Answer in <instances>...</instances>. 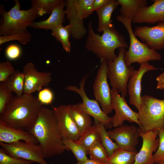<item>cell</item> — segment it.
Segmentation results:
<instances>
[{
    "mask_svg": "<svg viewBox=\"0 0 164 164\" xmlns=\"http://www.w3.org/2000/svg\"><path fill=\"white\" fill-rule=\"evenodd\" d=\"M29 132L41 146L45 158L61 154L67 150L53 109L43 107Z\"/></svg>",
    "mask_w": 164,
    "mask_h": 164,
    "instance_id": "6da1fadb",
    "label": "cell"
},
{
    "mask_svg": "<svg viewBox=\"0 0 164 164\" xmlns=\"http://www.w3.org/2000/svg\"><path fill=\"white\" fill-rule=\"evenodd\" d=\"M43 104L32 94L16 95L0 114V120L8 125L29 131L36 121Z\"/></svg>",
    "mask_w": 164,
    "mask_h": 164,
    "instance_id": "7a4b0ae2",
    "label": "cell"
},
{
    "mask_svg": "<svg viewBox=\"0 0 164 164\" xmlns=\"http://www.w3.org/2000/svg\"><path fill=\"white\" fill-rule=\"evenodd\" d=\"M88 28L85 48L101 61L114 60L117 56L115 53L116 49L128 47L123 36L113 25L104 30L101 35L94 32L91 20L88 23Z\"/></svg>",
    "mask_w": 164,
    "mask_h": 164,
    "instance_id": "3957f363",
    "label": "cell"
},
{
    "mask_svg": "<svg viewBox=\"0 0 164 164\" xmlns=\"http://www.w3.org/2000/svg\"><path fill=\"white\" fill-rule=\"evenodd\" d=\"M13 7L8 11L0 9L2 21L0 25V36H9L28 31L27 28L39 16L37 11L31 7L26 10H21L18 0H15Z\"/></svg>",
    "mask_w": 164,
    "mask_h": 164,
    "instance_id": "277c9868",
    "label": "cell"
},
{
    "mask_svg": "<svg viewBox=\"0 0 164 164\" xmlns=\"http://www.w3.org/2000/svg\"><path fill=\"white\" fill-rule=\"evenodd\" d=\"M138 121L142 130L156 132L164 130V99L145 95L141 97V104L138 110Z\"/></svg>",
    "mask_w": 164,
    "mask_h": 164,
    "instance_id": "5b68a950",
    "label": "cell"
},
{
    "mask_svg": "<svg viewBox=\"0 0 164 164\" xmlns=\"http://www.w3.org/2000/svg\"><path fill=\"white\" fill-rule=\"evenodd\" d=\"M116 19L123 25L129 37V46L128 50L126 51L124 56L125 61L127 67L131 66L135 63L141 64L150 61L161 60L162 55L160 53L150 48L137 38L132 29L131 19L121 15H118Z\"/></svg>",
    "mask_w": 164,
    "mask_h": 164,
    "instance_id": "8992f818",
    "label": "cell"
},
{
    "mask_svg": "<svg viewBox=\"0 0 164 164\" xmlns=\"http://www.w3.org/2000/svg\"><path fill=\"white\" fill-rule=\"evenodd\" d=\"M94 0H68L66 1V15L70 26L71 36L76 39H81L87 33L84 19L94 12Z\"/></svg>",
    "mask_w": 164,
    "mask_h": 164,
    "instance_id": "52a82bcc",
    "label": "cell"
},
{
    "mask_svg": "<svg viewBox=\"0 0 164 164\" xmlns=\"http://www.w3.org/2000/svg\"><path fill=\"white\" fill-rule=\"evenodd\" d=\"M125 48H119L116 58L114 60L108 61L107 75L112 89L117 91L121 95L125 97L128 92V84L133 74V66L127 67L125 61Z\"/></svg>",
    "mask_w": 164,
    "mask_h": 164,
    "instance_id": "ba28073f",
    "label": "cell"
},
{
    "mask_svg": "<svg viewBox=\"0 0 164 164\" xmlns=\"http://www.w3.org/2000/svg\"><path fill=\"white\" fill-rule=\"evenodd\" d=\"M108 62L101 61L93 86L94 97L107 115L112 112L111 95L108 81Z\"/></svg>",
    "mask_w": 164,
    "mask_h": 164,
    "instance_id": "9c48e42d",
    "label": "cell"
},
{
    "mask_svg": "<svg viewBox=\"0 0 164 164\" xmlns=\"http://www.w3.org/2000/svg\"><path fill=\"white\" fill-rule=\"evenodd\" d=\"M0 145L15 157L39 164H48L44 159L42 148L39 144L20 141L10 144L0 142Z\"/></svg>",
    "mask_w": 164,
    "mask_h": 164,
    "instance_id": "30bf717a",
    "label": "cell"
},
{
    "mask_svg": "<svg viewBox=\"0 0 164 164\" xmlns=\"http://www.w3.org/2000/svg\"><path fill=\"white\" fill-rule=\"evenodd\" d=\"M88 75L87 74L81 80L79 83V88L74 85H69L66 87L65 89L78 94L82 101V103H79L78 104L82 110L93 117L94 120L102 123L104 125H107L110 121L111 117L103 111L96 100L90 99L85 93L84 86Z\"/></svg>",
    "mask_w": 164,
    "mask_h": 164,
    "instance_id": "8fae6325",
    "label": "cell"
},
{
    "mask_svg": "<svg viewBox=\"0 0 164 164\" xmlns=\"http://www.w3.org/2000/svg\"><path fill=\"white\" fill-rule=\"evenodd\" d=\"M112 106L115 112L111 117L113 126L116 128L123 125L125 121L137 123L142 130V127L138 121V113L134 111L128 105L125 97L119 94L117 90L111 89Z\"/></svg>",
    "mask_w": 164,
    "mask_h": 164,
    "instance_id": "7c38bea8",
    "label": "cell"
},
{
    "mask_svg": "<svg viewBox=\"0 0 164 164\" xmlns=\"http://www.w3.org/2000/svg\"><path fill=\"white\" fill-rule=\"evenodd\" d=\"M24 93L32 94L39 91L44 87H47L52 81L50 72L38 71L34 64L29 62L24 67Z\"/></svg>",
    "mask_w": 164,
    "mask_h": 164,
    "instance_id": "4fadbf2b",
    "label": "cell"
},
{
    "mask_svg": "<svg viewBox=\"0 0 164 164\" xmlns=\"http://www.w3.org/2000/svg\"><path fill=\"white\" fill-rule=\"evenodd\" d=\"M108 134L114 140L118 148L137 152L136 146L139 136L138 128L133 125H122L107 131Z\"/></svg>",
    "mask_w": 164,
    "mask_h": 164,
    "instance_id": "5bb4252c",
    "label": "cell"
},
{
    "mask_svg": "<svg viewBox=\"0 0 164 164\" xmlns=\"http://www.w3.org/2000/svg\"><path fill=\"white\" fill-rule=\"evenodd\" d=\"M134 32L150 48L156 51L164 49V21L152 27L136 26Z\"/></svg>",
    "mask_w": 164,
    "mask_h": 164,
    "instance_id": "9a60e30c",
    "label": "cell"
},
{
    "mask_svg": "<svg viewBox=\"0 0 164 164\" xmlns=\"http://www.w3.org/2000/svg\"><path fill=\"white\" fill-rule=\"evenodd\" d=\"M138 129L142 143L136 155L133 164H154L153 153L156 151L159 145V139L157 138L159 131L144 132L140 127Z\"/></svg>",
    "mask_w": 164,
    "mask_h": 164,
    "instance_id": "2e32d148",
    "label": "cell"
},
{
    "mask_svg": "<svg viewBox=\"0 0 164 164\" xmlns=\"http://www.w3.org/2000/svg\"><path fill=\"white\" fill-rule=\"evenodd\" d=\"M52 109L62 138L77 141L81 134L69 113L67 105L52 106Z\"/></svg>",
    "mask_w": 164,
    "mask_h": 164,
    "instance_id": "e0dca14e",
    "label": "cell"
},
{
    "mask_svg": "<svg viewBox=\"0 0 164 164\" xmlns=\"http://www.w3.org/2000/svg\"><path fill=\"white\" fill-rule=\"evenodd\" d=\"M158 69L150 64L149 62L142 63L140 64L138 70H135L129 79L128 84V92L129 96V103L138 110L141 104V82L143 76L148 71Z\"/></svg>",
    "mask_w": 164,
    "mask_h": 164,
    "instance_id": "ac0fdd59",
    "label": "cell"
},
{
    "mask_svg": "<svg viewBox=\"0 0 164 164\" xmlns=\"http://www.w3.org/2000/svg\"><path fill=\"white\" fill-rule=\"evenodd\" d=\"M151 5L145 6L139 11L132 22L134 23L154 24L164 21V0H152Z\"/></svg>",
    "mask_w": 164,
    "mask_h": 164,
    "instance_id": "d6986e66",
    "label": "cell"
},
{
    "mask_svg": "<svg viewBox=\"0 0 164 164\" xmlns=\"http://www.w3.org/2000/svg\"><path fill=\"white\" fill-rule=\"evenodd\" d=\"M22 141L38 143L29 131L11 127L0 120V142L10 144Z\"/></svg>",
    "mask_w": 164,
    "mask_h": 164,
    "instance_id": "ffe728a7",
    "label": "cell"
},
{
    "mask_svg": "<svg viewBox=\"0 0 164 164\" xmlns=\"http://www.w3.org/2000/svg\"><path fill=\"white\" fill-rule=\"evenodd\" d=\"M66 1L62 0L53 9L50 16L47 19L39 22H33L29 26L34 29H41L46 30L51 29L59 26H63L65 21Z\"/></svg>",
    "mask_w": 164,
    "mask_h": 164,
    "instance_id": "44dd1931",
    "label": "cell"
},
{
    "mask_svg": "<svg viewBox=\"0 0 164 164\" xmlns=\"http://www.w3.org/2000/svg\"><path fill=\"white\" fill-rule=\"evenodd\" d=\"M118 5L117 0H109L96 11L98 18L97 29L98 32H103L113 25L111 20L112 14Z\"/></svg>",
    "mask_w": 164,
    "mask_h": 164,
    "instance_id": "7402d4cb",
    "label": "cell"
},
{
    "mask_svg": "<svg viewBox=\"0 0 164 164\" xmlns=\"http://www.w3.org/2000/svg\"><path fill=\"white\" fill-rule=\"evenodd\" d=\"M67 105L69 113L81 134L92 126L91 117L82 110L78 103Z\"/></svg>",
    "mask_w": 164,
    "mask_h": 164,
    "instance_id": "603a6c76",
    "label": "cell"
},
{
    "mask_svg": "<svg viewBox=\"0 0 164 164\" xmlns=\"http://www.w3.org/2000/svg\"><path fill=\"white\" fill-rule=\"evenodd\" d=\"M121 15L131 19L132 21L142 8L147 5L146 0H117Z\"/></svg>",
    "mask_w": 164,
    "mask_h": 164,
    "instance_id": "cb8c5ba5",
    "label": "cell"
},
{
    "mask_svg": "<svg viewBox=\"0 0 164 164\" xmlns=\"http://www.w3.org/2000/svg\"><path fill=\"white\" fill-rule=\"evenodd\" d=\"M100 142V137L94 124L83 132L79 139L77 141L88 153L91 147Z\"/></svg>",
    "mask_w": 164,
    "mask_h": 164,
    "instance_id": "d4e9b609",
    "label": "cell"
},
{
    "mask_svg": "<svg viewBox=\"0 0 164 164\" xmlns=\"http://www.w3.org/2000/svg\"><path fill=\"white\" fill-rule=\"evenodd\" d=\"M137 153L118 148L109 156L107 164H133Z\"/></svg>",
    "mask_w": 164,
    "mask_h": 164,
    "instance_id": "484cf974",
    "label": "cell"
},
{
    "mask_svg": "<svg viewBox=\"0 0 164 164\" xmlns=\"http://www.w3.org/2000/svg\"><path fill=\"white\" fill-rule=\"evenodd\" d=\"M51 34L57 41L61 43L64 50L67 53H70L71 44L69 38L71 36V29L69 25L65 26H60L53 29Z\"/></svg>",
    "mask_w": 164,
    "mask_h": 164,
    "instance_id": "4316f807",
    "label": "cell"
},
{
    "mask_svg": "<svg viewBox=\"0 0 164 164\" xmlns=\"http://www.w3.org/2000/svg\"><path fill=\"white\" fill-rule=\"evenodd\" d=\"M4 83L7 87L16 95L21 96L23 94L24 75L22 71L15 70Z\"/></svg>",
    "mask_w": 164,
    "mask_h": 164,
    "instance_id": "83f0119b",
    "label": "cell"
},
{
    "mask_svg": "<svg viewBox=\"0 0 164 164\" xmlns=\"http://www.w3.org/2000/svg\"><path fill=\"white\" fill-rule=\"evenodd\" d=\"M94 124L99 134L101 142L109 156L114 151L118 148V147L109 137L104 125L102 123L94 120Z\"/></svg>",
    "mask_w": 164,
    "mask_h": 164,
    "instance_id": "f1b7e54d",
    "label": "cell"
},
{
    "mask_svg": "<svg viewBox=\"0 0 164 164\" xmlns=\"http://www.w3.org/2000/svg\"><path fill=\"white\" fill-rule=\"evenodd\" d=\"M63 141L67 149L72 152L77 162L82 161L88 159V152L77 141L65 137L63 138Z\"/></svg>",
    "mask_w": 164,
    "mask_h": 164,
    "instance_id": "f546056e",
    "label": "cell"
},
{
    "mask_svg": "<svg viewBox=\"0 0 164 164\" xmlns=\"http://www.w3.org/2000/svg\"><path fill=\"white\" fill-rule=\"evenodd\" d=\"M62 0H32V6L37 11L39 16L51 14L53 8Z\"/></svg>",
    "mask_w": 164,
    "mask_h": 164,
    "instance_id": "4dcf8cb0",
    "label": "cell"
},
{
    "mask_svg": "<svg viewBox=\"0 0 164 164\" xmlns=\"http://www.w3.org/2000/svg\"><path fill=\"white\" fill-rule=\"evenodd\" d=\"M90 159L107 164L109 157L108 152L101 142H98L92 147L88 151Z\"/></svg>",
    "mask_w": 164,
    "mask_h": 164,
    "instance_id": "1f68e13d",
    "label": "cell"
},
{
    "mask_svg": "<svg viewBox=\"0 0 164 164\" xmlns=\"http://www.w3.org/2000/svg\"><path fill=\"white\" fill-rule=\"evenodd\" d=\"M32 35L28 31L9 36H0V45L8 42L17 41L22 45H25L30 42Z\"/></svg>",
    "mask_w": 164,
    "mask_h": 164,
    "instance_id": "d6a6232c",
    "label": "cell"
},
{
    "mask_svg": "<svg viewBox=\"0 0 164 164\" xmlns=\"http://www.w3.org/2000/svg\"><path fill=\"white\" fill-rule=\"evenodd\" d=\"M33 163L32 161L13 156L2 148L0 149V164H32Z\"/></svg>",
    "mask_w": 164,
    "mask_h": 164,
    "instance_id": "836d02e7",
    "label": "cell"
},
{
    "mask_svg": "<svg viewBox=\"0 0 164 164\" xmlns=\"http://www.w3.org/2000/svg\"><path fill=\"white\" fill-rule=\"evenodd\" d=\"M12 92L7 87L4 83H0V114L3 112L7 104L14 97Z\"/></svg>",
    "mask_w": 164,
    "mask_h": 164,
    "instance_id": "e575fe53",
    "label": "cell"
},
{
    "mask_svg": "<svg viewBox=\"0 0 164 164\" xmlns=\"http://www.w3.org/2000/svg\"><path fill=\"white\" fill-rule=\"evenodd\" d=\"M15 68L9 61L0 63V82L5 83L15 72Z\"/></svg>",
    "mask_w": 164,
    "mask_h": 164,
    "instance_id": "d590c367",
    "label": "cell"
},
{
    "mask_svg": "<svg viewBox=\"0 0 164 164\" xmlns=\"http://www.w3.org/2000/svg\"><path fill=\"white\" fill-rule=\"evenodd\" d=\"M159 131V144L157 150L153 155L154 163L164 161V130L160 129Z\"/></svg>",
    "mask_w": 164,
    "mask_h": 164,
    "instance_id": "8d00e7d4",
    "label": "cell"
},
{
    "mask_svg": "<svg viewBox=\"0 0 164 164\" xmlns=\"http://www.w3.org/2000/svg\"><path fill=\"white\" fill-rule=\"evenodd\" d=\"M22 50L20 47L15 44L9 45L5 50V55L7 58L11 60L18 59L20 56Z\"/></svg>",
    "mask_w": 164,
    "mask_h": 164,
    "instance_id": "74e56055",
    "label": "cell"
},
{
    "mask_svg": "<svg viewBox=\"0 0 164 164\" xmlns=\"http://www.w3.org/2000/svg\"><path fill=\"white\" fill-rule=\"evenodd\" d=\"M54 94L50 89L46 88L39 92L38 99L43 104H50L54 99Z\"/></svg>",
    "mask_w": 164,
    "mask_h": 164,
    "instance_id": "f35d334b",
    "label": "cell"
},
{
    "mask_svg": "<svg viewBox=\"0 0 164 164\" xmlns=\"http://www.w3.org/2000/svg\"><path fill=\"white\" fill-rule=\"evenodd\" d=\"M109 0H94L92 8L94 11H97L107 3Z\"/></svg>",
    "mask_w": 164,
    "mask_h": 164,
    "instance_id": "ab89813d",
    "label": "cell"
},
{
    "mask_svg": "<svg viewBox=\"0 0 164 164\" xmlns=\"http://www.w3.org/2000/svg\"><path fill=\"white\" fill-rule=\"evenodd\" d=\"M157 81L156 88L157 89L163 90L164 89V71L157 76L156 79Z\"/></svg>",
    "mask_w": 164,
    "mask_h": 164,
    "instance_id": "60d3db41",
    "label": "cell"
},
{
    "mask_svg": "<svg viewBox=\"0 0 164 164\" xmlns=\"http://www.w3.org/2000/svg\"><path fill=\"white\" fill-rule=\"evenodd\" d=\"M76 164H105L100 162H99L91 159H88L82 161L77 162Z\"/></svg>",
    "mask_w": 164,
    "mask_h": 164,
    "instance_id": "b9f144b4",
    "label": "cell"
},
{
    "mask_svg": "<svg viewBox=\"0 0 164 164\" xmlns=\"http://www.w3.org/2000/svg\"><path fill=\"white\" fill-rule=\"evenodd\" d=\"M156 164H164V161L159 162Z\"/></svg>",
    "mask_w": 164,
    "mask_h": 164,
    "instance_id": "7bdbcfd3",
    "label": "cell"
},
{
    "mask_svg": "<svg viewBox=\"0 0 164 164\" xmlns=\"http://www.w3.org/2000/svg\"><path fill=\"white\" fill-rule=\"evenodd\" d=\"M50 164H52V163H51Z\"/></svg>",
    "mask_w": 164,
    "mask_h": 164,
    "instance_id": "ee69618b",
    "label": "cell"
}]
</instances>
